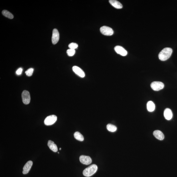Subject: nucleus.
Segmentation results:
<instances>
[{
	"mask_svg": "<svg viewBox=\"0 0 177 177\" xmlns=\"http://www.w3.org/2000/svg\"><path fill=\"white\" fill-rule=\"evenodd\" d=\"M69 47L70 49L75 50L78 47V44L75 43H71L69 45Z\"/></svg>",
	"mask_w": 177,
	"mask_h": 177,
	"instance_id": "obj_22",
	"label": "nucleus"
},
{
	"mask_svg": "<svg viewBox=\"0 0 177 177\" xmlns=\"http://www.w3.org/2000/svg\"><path fill=\"white\" fill-rule=\"evenodd\" d=\"M153 135L157 139L160 140H163L164 138V135L162 131L159 130H156L153 132Z\"/></svg>",
	"mask_w": 177,
	"mask_h": 177,
	"instance_id": "obj_12",
	"label": "nucleus"
},
{
	"mask_svg": "<svg viewBox=\"0 0 177 177\" xmlns=\"http://www.w3.org/2000/svg\"><path fill=\"white\" fill-rule=\"evenodd\" d=\"M72 69L73 72L79 77L83 78L85 76V73L79 67L77 66H74L72 67Z\"/></svg>",
	"mask_w": 177,
	"mask_h": 177,
	"instance_id": "obj_9",
	"label": "nucleus"
},
{
	"mask_svg": "<svg viewBox=\"0 0 177 177\" xmlns=\"http://www.w3.org/2000/svg\"><path fill=\"white\" fill-rule=\"evenodd\" d=\"M173 50L170 48H166L163 49L158 55L159 59L164 61L168 59L171 56Z\"/></svg>",
	"mask_w": 177,
	"mask_h": 177,
	"instance_id": "obj_1",
	"label": "nucleus"
},
{
	"mask_svg": "<svg viewBox=\"0 0 177 177\" xmlns=\"http://www.w3.org/2000/svg\"><path fill=\"white\" fill-rule=\"evenodd\" d=\"M75 53V50L69 49L67 51V53L69 57L73 56Z\"/></svg>",
	"mask_w": 177,
	"mask_h": 177,
	"instance_id": "obj_20",
	"label": "nucleus"
},
{
	"mask_svg": "<svg viewBox=\"0 0 177 177\" xmlns=\"http://www.w3.org/2000/svg\"><path fill=\"white\" fill-rule=\"evenodd\" d=\"M34 69L33 68H30L28 69L25 72L27 76H30L32 75Z\"/></svg>",
	"mask_w": 177,
	"mask_h": 177,
	"instance_id": "obj_21",
	"label": "nucleus"
},
{
	"mask_svg": "<svg viewBox=\"0 0 177 177\" xmlns=\"http://www.w3.org/2000/svg\"><path fill=\"white\" fill-rule=\"evenodd\" d=\"M164 115L166 119L170 120L173 117V113L171 110L169 108H166L165 110Z\"/></svg>",
	"mask_w": 177,
	"mask_h": 177,
	"instance_id": "obj_13",
	"label": "nucleus"
},
{
	"mask_svg": "<svg viewBox=\"0 0 177 177\" xmlns=\"http://www.w3.org/2000/svg\"><path fill=\"white\" fill-rule=\"evenodd\" d=\"M147 106L148 111L150 112H152L155 110V105L153 101H149L147 103Z\"/></svg>",
	"mask_w": 177,
	"mask_h": 177,
	"instance_id": "obj_16",
	"label": "nucleus"
},
{
	"mask_svg": "<svg viewBox=\"0 0 177 177\" xmlns=\"http://www.w3.org/2000/svg\"><path fill=\"white\" fill-rule=\"evenodd\" d=\"M59 39V34L58 30L56 29H54L53 31L52 36V42L53 44L57 43Z\"/></svg>",
	"mask_w": 177,
	"mask_h": 177,
	"instance_id": "obj_7",
	"label": "nucleus"
},
{
	"mask_svg": "<svg viewBox=\"0 0 177 177\" xmlns=\"http://www.w3.org/2000/svg\"><path fill=\"white\" fill-rule=\"evenodd\" d=\"M151 86L154 91H158L162 89L164 87V85L161 82L154 81L151 83Z\"/></svg>",
	"mask_w": 177,
	"mask_h": 177,
	"instance_id": "obj_4",
	"label": "nucleus"
},
{
	"mask_svg": "<svg viewBox=\"0 0 177 177\" xmlns=\"http://www.w3.org/2000/svg\"><path fill=\"white\" fill-rule=\"evenodd\" d=\"M22 98L23 102L25 104L30 103L31 100L30 95L29 92L26 90H24L22 94Z\"/></svg>",
	"mask_w": 177,
	"mask_h": 177,
	"instance_id": "obj_6",
	"label": "nucleus"
},
{
	"mask_svg": "<svg viewBox=\"0 0 177 177\" xmlns=\"http://www.w3.org/2000/svg\"><path fill=\"white\" fill-rule=\"evenodd\" d=\"M2 14L3 15L7 18L12 19L13 18V14L9 11L6 10H4L2 11Z\"/></svg>",
	"mask_w": 177,
	"mask_h": 177,
	"instance_id": "obj_18",
	"label": "nucleus"
},
{
	"mask_svg": "<svg viewBox=\"0 0 177 177\" xmlns=\"http://www.w3.org/2000/svg\"><path fill=\"white\" fill-rule=\"evenodd\" d=\"M61 150V148H60L59 149L60 150Z\"/></svg>",
	"mask_w": 177,
	"mask_h": 177,
	"instance_id": "obj_24",
	"label": "nucleus"
},
{
	"mask_svg": "<svg viewBox=\"0 0 177 177\" xmlns=\"http://www.w3.org/2000/svg\"><path fill=\"white\" fill-rule=\"evenodd\" d=\"M57 119V117L55 115L49 116L46 117L44 121V124L47 126H50L54 124Z\"/></svg>",
	"mask_w": 177,
	"mask_h": 177,
	"instance_id": "obj_3",
	"label": "nucleus"
},
{
	"mask_svg": "<svg viewBox=\"0 0 177 177\" xmlns=\"http://www.w3.org/2000/svg\"><path fill=\"white\" fill-rule=\"evenodd\" d=\"M100 31L103 35L107 36H111L114 34L112 29L110 27L103 26L100 28Z\"/></svg>",
	"mask_w": 177,
	"mask_h": 177,
	"instance_id": "obj_5",
	"label": "nucleus"
},
{
	"mask_svg": "<svg viewBox=\"0 0 177 177\" xmlns=\"http://www.w3.org/2000/svg\"><path fill=\"white\" fill-rule=\"evenodd\" d=\"M109 2L112 6L117 9H120L122 8V5L118 1L116 0H110Z\"/></svg>",
	"mask_w": 177,
	"mask_h": 177,
	"instance_id": "obj_14",
	"label": "nucleus"
},
{
	"mask_svg": "<svg viewBox=\"0 0 177 177\" xmlns=\"http://www.w3.org/2000/svg\"><path fill=\"white\" fill-rule=\"evenodd\" d=\"M33 162L31 161H29L25 165L23 168V174H26L29 172L33 165Z\"/></svg>",
	"mask_w": 177,
	"mask_h": 177,
	"instance_id": "obj_11",
	"label": "nucleus"
},
{
	"mask_svg": "<svg viewBox=\"0 0 177 177\" xmlns=\"http://www.w3.org/2000/svg\"><path fill=\"white\" fill-rule=\"evenodd\" d=\"M114 49L117 53L122 56H125L127 54V51L121 46H116L115 47Z\"/></svg>",
	"mask_w": 177,
	"mask_h": 177,
	"instance_id": "obj_10",
	"label": "nucleus"
},
{
	"mask_svg": "<svg viewBox=\"0 0 177 177\" xmlns=\"http://www.w3.org/2000/svg\"><path fill=\"white\" fill-rule=\"evenodd\" d=\"M98 166L95 164H93L86 168L83 172V174L84 176L90 177L91 176L97 172L98 170Z\"/></svg>",
	"mask_w": 177,
	"mask_h": 177,
	"instance_id": "obj_2",
	"label": "nucleus"
},
{
	"mask_svg": "<svg viewBox=\"0 0 177 177\" xmlns=\"http://www.w3.org/2000/svg\"><path fill=\"white\" fill-rule=\"evenodd\" d=\"M74 136L75 139L79 141H83L84 139L83 135L78 131H76L74 133Z\"/></svg>",
	"mask_w": 177,
	"mask_h": 177,
	"instance_id": "obj_17",
	"label": "nucleus"
},
{
	"mask_svg": "<svg viewBox=\"0 0 177 177\" xmlns=\"http://www.w3.org/2000/svg\"><path fill=\"white\" fill-rule=\"evenodd\" d=\"M48 146L53 152H57L58 151V148L57 145L54 143L53 141L51 140H49L48 143Z\"/></svg>",
	"mask_w": 177,
	"mask_h": 177,
	"instance_id": "obj_15",
	"label": "nucleus"
},
{
	"mask_svg": "<svg viewBox=\"0 0 177 177\" xmlns=\"http://www.w3.org/2000/svg\"><path fill=\"white\" fill-rule=\"evenodd\" d=\"M107 128L108 131L112 132H115L117 130L116 126L110 124H109L107 125Z\"/></svg>",
	"mask_w": 177,
	"mask_h": 177,
	"instance_id": "obj_19",
	"label": "nucleus"
},
{
	"mask_svg": "<svg viewBox=\"0 0 177 177\" xmlns=\"http://www.w3.org/2000/svg\"><path fill=\"white\" fill-rule=\"evenodd\" d=\"M23 71V69L22 68H20L19 69H18L16 71V74L18 75H20L21 74L22 72Z\"/></svg>",
	"mask_w": 177,
	"mask_h": 177,
	"instance_id": "obj_23",
	"label": "nucleus"
},
{
	"mask_svg": "<svg viewBox=\"0 0 177 177\" xmlns=\"http://www.w3.org/2000/svg\"><path fill=\"white\" fill-rule=\"evenodd\" d=\"M79 160L80 162L83 164L89 165L91 164L92 162L91 158L89 156L82 155L79 157Z\"/></svg>",
	"mask_w": 177,
	"mask_h": 177,
	"instance_id": "obj_8",
	"label": "nucleus"
}]
</instances>
